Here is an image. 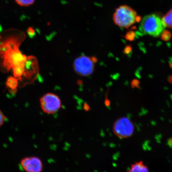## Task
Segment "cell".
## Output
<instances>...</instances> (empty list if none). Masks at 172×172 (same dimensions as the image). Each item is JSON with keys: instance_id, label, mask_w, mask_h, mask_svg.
<instances>
[{"instance_id": "2e32d148", "label": "cell", "mask_w": 172, "mask_h": 172, "mask_svg": "<svg viewBox=\"0 0 172 172\" xmlns=\"http://www.w3.org/2000/svg\"><path fill=\"white\" fill-rule=\"evenodd\" d=\"M125 38L127 40L132 41L133 40L134 38V34L133 32H129L127 33L125 36Z\"/></svg>"}, {"instance_id": "7a4b0ae2", "label": "cell", "mask_w": 172, "mask_h": 172, "mask_svg": "<svg viewBox=\"0 0 172 172\" xmlns=\"http://www.w3.org/2000/svg\"><path fill=\"white\" fill-rule=\"evenodd\" d=\"M165 28L162 19L156 14L145 16L140 24L141 30L143 33L155 37L161 36Z\"/></svg>"}, {"instance_id": "9a60e30c", "label": "cell", "mask_w": 172, "mask_h": 172, "mask_svg": "<svg viewBox=\"0 0 172 172\" xmlns=\"http://www.w3.org/2000/svg\"><path fill=\"white\" fill-rule=\"evenodd\" d=\"M140 81L139 80L137 79H133L131 80V88H139Z\"/></svg>"}, {"instance_id": "4fadbf2b", "label": "cell", "mask_w": 172, "mask_h": 172, "mask_svg": "<svg viewBox=\"0 0 172 172\" xmlns=\"http://www.w3.org/2000/svg\"><path fill=\"white\" fill-rule=\"evenodd\" d=\"M17 3L22 7H28L34 3L35 0H15Z\"/></svg>"}, {"instance_id": "e0dca14e", "label": "cell", "mask_w": 172, "mask_h": 172, "mask_svg": "<svg viewBox=\"0 0 172 172\" xmlns=\"http://www.w3.org/2000/svg\"><path fill=\"white\" fill-rule=\"evenodd\" d=\"M6 119H7L6 117L0 110V127L3 124L4 122L6 120Z\"/></svg>"}, {"instance_id": "ac0fdd59", "label": "cell", "mask_w": 172, "mask_h": 172, "mask_svg": "<svg viewBox=\"0 0 172 172\" xmlns=\"http://www.w3.org/2000/svg\"><path fill=\"white\" fill-rule=\"evenodd\" d=\"M132 51V48L131 46H127L124 48V52L126 55H128Z\"/></svg>"}, {"instance_id": "9c48e42d", "label": "cell", "mask_w": 172, "mask_h": 172, "mask_svg": "<svg viewBox=\"0 0 172 172\" xmlns=\"http://www.w3.org/2000/svg\"><path fill=\"white\" fill-rule=\"evenodd\" d=\"M128 172H149L148 167L142 161L135 162L131 165Z\"/></svg>"}, {"instance_id": "5bb4252c", "label": "cell", "mask_w": 172, "mask_h": 172, "mask_svg": "<svg viewBox=\"0 0 172 172\" xmlns=\"http://www.w3.org/2000/svg\"><path fill=\"white\" fill-rule=\"evenodd\" d=\"M162 39L163 41H168L171 38L172 35L171 33L168 31H164L161 35Z\"/></svg>"}, {"instance_id": "5b68a950", "label": "cell", "mask_w": 172, "mask_h": 172, "mask_svg": "<svg viewBox=\"0 0 172 172\" xmlns=\"http://www.w3.org/2000/svg\"><path fill=\"white\" fill-rule=\"evenodd\" d=\"M40 104L42 111L48 114L57 112L61 107V102L58 96L53 93L44 94L40 99Z\"/></svg>"}, {"instance_id": "d6986e66", "label": "cell", "mask_w": 172, "mask_h": 172, "mask_svg": "<svg viewBox=\"0 0 172 172\" xmlns=\"http://www.w3.org/2000/svg\"><path fill=\"white\" fill-rule=\"evenodd\" d=\"M167 144L170 147H172V137L169 138L167 141Z\"/></svg>"}, {"instance_id": "8fae6325", "label": "cell", "mask_w": 172, "mask_h": 172, "mask_svg": "<svg viewBox=\"0 0 172 172\" xmlns=\"http://www.w3.org/2000/svg\"><path fill=\"white\" fill-rule=\"evenodd\" d=\"M163 23L167 28L172 29V8L162 18Z\"/></svg>"}, {"instance_id": "52a82bcc", "label": "cell", "mask_w": 172, "mask_h": 172, "mask_svg": "<svg viewBox=\"0 0 172 172\" xmlns=\"http://www.w3.org/2000/svg\"><path fill=\"white\" fill-rule=\"evenodd\" d=\"M21 166L26 172H42L43 165L42 161L37 157H27L21 162Z\"/></svg>"}, {"instance_id": "8992f818", "label": "cell", "mask_w": 172, "mask_h": 172, "mask_svg": "<svg viewBox=\"0 0 172 172\" xmlns=\"http://www.w3.org/2000/svg\"><path fill=\"white\" fill-rule=\"evenodd\" d=\"M94 68V63L92 58L85 55L77 57L73 63V68L75 72L82 76H88L92 75Z\"/></svg>"}, {"instance_id": "30bf717a", "label": "cell", "mask_w": 172, "mask_h": 172, "mask_svg": "<svg viewBox=\"0 0 172 172\" xmlns=\"http://www.w3.org/2000/svg\"><path fill=\"white\" fill-rule=\"evenodd\" d=\"M6 86L9 89L12 91H15L18 86L17 79L15 77L9 76L8 77L6 82Z\"/></svg>"}, {"instance_id": "277c9868", "label": "cell", "mask_w": 172, "mask_h": 172, "mask_svg": "<svg viewBox=\"0 0 172 172\" xmlns=\"http://www.w3.org/2000/svg\"><path fill=\"white\" fill-rule=\"evenodd\" d=\"M4 64L8 70L14 67L25 64L27 56L23 55L17 46L9 48L3 55Z\"/></svg>"}, {"instance_id": "6da1fadb", "label": "cell", "mask_w": 172, "mask_h": 172, "mask_svg": "<svg viewBox=\"0 0 172 172\" xmlns=\"http://www.w3.org/2000/svg\"><path fill=\"white\" fill-rule=\"evenodd\" d=\"M112 19L115 25L128 29L137 22L138 16L136 12L132 8L126 5H122L115 10Z\"/></svg>"}, {"instance_id": "7c38bea8", "label": "cell", "mask_w": 172, "mask_h": 172, "mask_svg": "<svg viewBox=\"0 0 172 172\" xmlns=\"http://www.w3.org/2000/svg\"><path fill=\"white\" fill-rule=\"evenodd\" d=\"M24 67H25V64L13 67V69L14 77H15L16 78H18L21 79V76L24 75V72H25Z\"/></svg>"}, {"instance_id": "ba28073f", "label": "cell", "mask_w": 172, "mask_h": 172, "mask_svg": "<svg viewBox=\"0 0 172 172\" xmlns=\"http://www.w3.org/2000/svg\"><path fill=\"white\" fill-rule=\"evenodd\" d=\"M25 72L24 75L27 77H31L37 74L39 71L37 60L33 56L27 57L25 63Z\"/></svg>"}, {"instance_id": "ffe728a7", "label": "cell", "mask_w": 172, "mask_h": 172, "mask_svg": "<svg viewBox=\"0 0 172 172\" xmlns=\"http://www.w3.org/2000/svg\"><path fill=\"white\" fill-rule=\"evenodd\" d=\"M168 80L169 83H172V76H169Z\"/></svg>"}, {"instance_id": "3957f363", "label": "cell", "mask_w": 172, "mask_h": 172, "mask_svg": "<svg viewBox=\"0 0 172 172\" xmlns=\"http://www.w3.org/2000/svg\"><path fill=\"white\" fill-rule=\"evenodd\" d=\"M113 132L115 135L120 139H125L133 135L135 126L133 122L126 117L118 119L114 124Z\"/></svg>"}]
</instances>
